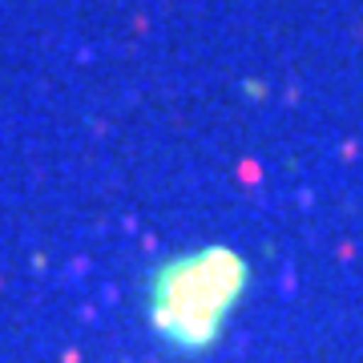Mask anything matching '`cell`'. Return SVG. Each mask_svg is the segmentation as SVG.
<instances>
[{
	"label": "cell",
	"instance_id": "cell-1",
	"mask_svg": "<svg viewBox=\"0 0 363 363\" xmlns=\"http://www.w3.org/2000/svg\"><path fill=\"white\" fill-rule=\"evenodd\" d=\"M238 283H242V267L222 250L174 262L154 283L157 327L178 343H206L214 339L226 307L238 295Z\"/></svg>",
	"mask_w": 363,
	"mask_h": 363
}]
</instances>
